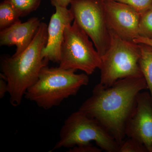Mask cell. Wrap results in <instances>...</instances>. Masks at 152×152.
Returning a JSON list of instances; mask_svg holds the SVG:
<instances>
[{"mask_svg":"<svg viewBox=\"0 0 152 152\" xmlns=\"http://www.w3.org/2000/svg\"><path fill=\"white\" fill-rule=\"evenodd\" d=\"M146 89L143 76L120 79L109 87L99 83L78 110L97 120L120 145L126 137V126L138 95Z\"/></svg>","mask_w":152,"mask_h":152,"instance_id":"1","label":"cell"},{"mask_svg":"<svg viewBox=\"0 0 152 152\" xmlns=\"http://www.w3.org/2000/svg\"><path fill=\"white\" fill-rule=\"evenodd\" d=\"M48 25L41 22L34 39L27 48L17 56L3 55L0 67L7 80L10 104L18 107L28 89L37 82L41 69L49 62L41 57L48 40Z\"/></svg>","mask_w":152,"mask_h":152,"instance_id":"2","label":"cell"},{"mask_svg":"<svg viewBox=\"0 0 152 152\" xmlns=\"http://www.w3.org/2000/svg\"><path fill=\"white\" fill-rule=\"evenodd\" d=\"M46 66L41 69L37 82L28 89L24 97L39 107L48 110L60 105L65 99L77 94L80 89L88 84L86 73Z\"/></svg>","mask_w":152,"mask_h":152,"instance_id":"3","label":"cell"},{"mask_svg":"<svg viewBox=\"0 0 152 152\" xmlns=\"http://www.w3.org/2000/svg\"><path fill=\"white\" fill-rule=\"evenodd\" d=\"M60 139L50 152L94 141L102 151L118 152L119 144L99 121L80 110L71 114L65 121Z\"/></svg>","mask_w":152,"mask_h":152,"instance_id":"4","label":"cell"},{"mask_svg":"<svg viewBox=\"0 0 152 152\" xmlns=\"http://www.w3.org/2000/svg\"><path fill=\"white\" fill-rule=\"evenodd\" d=\"M110 33V45L101 56L99 83L109 87L120 79L143 76L139 65L140 44L125 40L112 32Z\"/></svg>","mask_w":152,"mask_h":152,"instance_id":"5","label":"cell"},{"mask_svg":"<svg viewBox=\"0 0 152 152\" xmlns=\"http://www.w3.org/2000/svg\"><path fill=\"white\" fill-rule=\"evenodd\" d=\"M88 36L75 21L66 27L61 49L59 66L66 69L78 70L88 75L100 68L102 59Z\"/></svg>","mask_w":152,"mask_h":152,"instance_id":"6","label":"cell"},{"mask_svg":"<svg viewBox=\"0 0 152 152\" xmlns=\"http://www.w3.org/2000/svg\"><path fill=\"white\" fill-rule=\"evenodd\" d=\"M70 4L74 21L91 38L101 56H103L110 42L104 0H71Z\"/></svg>","mask_w":152,"mask_h":152,"instance_id":"7","label":"cell"},{"mask_svg":"<svg viewBox=\"0 0 152 152\" xmlns=\"http://www.w3.org/2000/svg\"><path fill=\"white\" fill-rule=\"evenodd\" d=\"M106 20L110 31L125 40L133 42L139 37L141 14L130 6L104 0Z\"/></svg>","mask_w":152,"mask_h":152,"instance_id":"8","label":"cell"},{"mask_svg":"<svg viewBox=\"0 0 152 152\" xmlns=\"http://www.w3.org/2000/svg\"><path fill=\"white\" fill-rule=\"evenodd\" d=\"M126 136L137 140L151 152L152 147V102L150 93H139L127 123Z\"/></svg>","mask_w":152,"mask_h":152,"instance_id":"9","label":"cell"},{"mask_svg":"<svg viewBox=\"0 0 152 152\" xmlns=\"http://www.w3.org/2000/svg\"><path fill=\"white\" fill-rule=\"evenodd\" d=\"M51 3L56 8V12L52 15L48 26V40L42 50L41 57L48 61L59 64L65 29L71 25L74 19L70 9L60 6L55 0H51Z\"/></svg>","mask_w":152,"mask_h":152,"instance_id":"10","label":"cell"},{"mask_svg":"<svg viewBox=\"0 0 152 152\" xmlns=\"http://www.w3.org/2000/svg\"><path fill=\"white\" fill-rule=\"evenodd\" d=\"M41 23L39 18L33 17L25 23L20 22L1 30L0 45L16 46V52L13 56H18L24 51L32 42Z\"/></svg>","mask_w":152,"mask_h":152,"instance_id":"11","label":"cell"},{"mask_svg":"<svg viewBox=\"0 0 152 152\" xmlns=\"http://www.w3.org/2000/svg\"><path fill=\"white\" fill-rule=\"evenodd\" d=\"M139 44L141 49L139 65L149 90L152 102V47L146 44Z\"/></svg>","mask_w":152,"mask_h":152,"instance_id":"12","label":"cell"},{"mask_svg":"<svg viewBox=\"0 0 152 152\" xmlns=\"http://www.w3.org/2000/svg\"><path fill=\"white\" fill-rule=\"evenodd\" d=\"M20 15L10 3L4 1L0 4V30L20 23Z\"/></svg>","mask_w":152,"mask_h":152,"instance_id":"13","label":"cell"},{"mask_svg":"<svg viewBox=\"0 0 152 152\" xmlns=\"http://www.w3.org/2000/svg\"><path fill=\"white\" fill-rule=\"evenodd\" d=\"M10 3L20 17L27 16L38 8L42 0H4Z\"/></svg>","mask_w":152,"mask_h":152,"instance_id":"14","label":"cell"},{"mask_svg":"<svg viewBox=\"0 0 152 152\" xmlns=\"http://www.w3.org/2000/svg\"><path fill=\"white\" fill-rule=\"evenodd\" d=\"M139 37L152 39V7L141 14Z\"/></svg>","mask_w":152,"mask_h":152,"instance_id":"15","label":"cell"},{"mask_svg":"<svg viewBox=\"0 0 152 152\" xmlns=\"http://www.w3.org/2000/svg\"><path fill=\"white\" fill-rule=\"evenodd\" d=\"M148 152L146 147L137 140L128 137L120 145L118 152Z\"/></svg>","mask_w":152,"mask_h":152,"instance_id":"16","label":"cell"},{"mask_svg":"<svg viewBox=\"0 0 152 152\" xmlns=\"http://www.w3.org/2000/svg\"><path fill=\"white\" fill-rule=\"evenodd\" d=\"M130 6L140 14L152 7V0H111Z\"/></svg>","mask_w":152,"mask_h":152,"instance_id":"17","label":"cell"},{"mask_svg":"<svg viewBox=\"0 0 152 152\" xmlns=\"http://www.w3.org/2000/svg\"><path fill=\"white\" fill-rule=\"evenodd\" d=\"M102 150L99 147L94 146L91 143L79 145L69 149V152H101Z\"/></svg>","mask_w":152,"mask_h":152,"instance_id":"18","label":"cell"},{"mask_svg":"<svg viewBox=\"0 0 152 152\" xmlns=\"http://www.w3.org/2000/svg\"><path fill=\"white\" fill-rule=\"evenodd\" d=\"M7 93H8L7 83L2 74H1L0 99H1L4 98Z\"/></svg>","mask_w":152,"mask_h":152,"instance_id":"19","label":"cell"},{"mask_svg":"<svg viewBox=\"0 0 152 152\" xmlns=\"http://www.w3.org/2000/svg\"><path fill=\"white\" fill-rule=\"evenodd\" d=\"M133 42L137 44H144L152 47V39L138 37Z\"/></svg>","mask_w":152,"mask_h":152,"instance_id":"20","label":"cell"},{"mask_svg":"<svg viewBox=\"0 0 152 152\" xmlns=\"http://www.w3.org/2000/svg\"><path fill=\"white\" fill-rule=\"evenodd\" d=\"M58 4L64 7L67 8L70 4L71 0H55Z\"/></svg>","mask_w":152,"mask_h":152,"instance_id":"21","label":"cell"},{"mask_svg":"<svg viewBox=\"0 0 152 152\" xmlns=\"http://www.w3.org/2000/svg\"><path fill=\"white\" fill-rule=\"evenodd\" d=\"M151 152H152V147L151 150Z\"/></svg>","mask_w":152,"mask_h":152,"instance_id":"22","label":"cell"}]
</instances>
